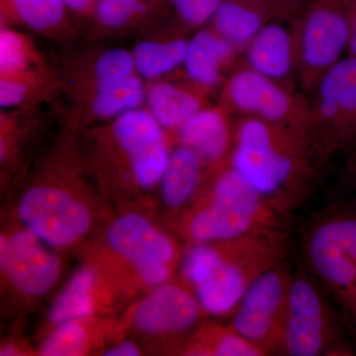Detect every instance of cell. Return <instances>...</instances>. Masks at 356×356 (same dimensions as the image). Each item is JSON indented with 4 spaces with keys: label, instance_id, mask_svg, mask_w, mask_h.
Returning a JSON list of instances; mask_svg holds the SVG:
<instances>
[{
    "label": "cell",
    "instance_id": "obj_21",
    "mask_svg": "<svg viewBox=\"0 0 356 356\" xmlns=\"http://www.w3.org/2000/svg\"><path fill=\"white\" fill-rule=\"evenodd\" d=\"M95 280V271L88 267L76 271L51 306V322L57 325L89 317L95 310L91 292Z\"/></svg>",
    "mask_w": 356,
    "mask_h": 356
},
{
    "label": "cell",
    "instance_id": "obj_8",
    "mask_svg": "<svg viewBox=\"0 0 356 356\" xmlns=\"http://www.w3.org/2000/svg\"><path fill=\"white\" fill-rule=\"evenodd\" d=\"M313 91L312 132L341 144L356 140V57L341 58Z\"/></svg>",
    "mask_w": 356,
    "mask_h": 356
},
{
    "label": "cell",
    "instance_id": "obj_1",
    "mask_svg": "<svg viewBox=\"0 0 356 356\" xmlns=\"http://www.w3.org/2000/svg\"><path fill=\"white\" fill-rule=\"evenodd\" d=\"M310 133L243 117L236 130L231 166L267 202L284 200L310 175Z\"/></svg>",
    "mask_w": 356,
    "mask_h": 356
},
{
    "label": "cell",
    "instance_id": "obj_14",
    "mask_svg": "<svg viewBox=\"0 0 356 356\" xmlns=\"http://www.w3.org/2000/svg\"><path fill=\"white\" fill-rule=\"evenodd\" d=\"M107 241L110 247L132 262L135 268L154 264H172L175 245L172 241L139 214L124 215L109 227Z\"/></svg>",
    "mask_w": 356,
    "mask_h": 356
},
{
    "label": "cell",
    "instance_id": "obj_7",
    "mask_svg": "<svg viewBox=\"0 0 356 356\" xmlns=\"http://www.w3.org/2000/svg\"><path fill=\"white\" fill-rule=\"evenodd\" d=\"M18 216L25 229L51 248L72 245L91 227L90 212L69 192L40 185L21 199Z\"/></svg>",
    "mask_w": 356,
    "mask_h": 356
},
{
    "label": "cell",
    "instance_id": "obj_10",
    "mask_svg": "<svg viewBox=\"0 0 356 356\" xmlns=\"http://www.w3.org/2000/svg\"><path fill=\"white\" fill-rule=\"evenodd\" d=\"M114 135L130 159L136 181L145 188L161 182L170 154L163 127L149 110L137 108L114 122Z\"/></svg>",
    "mask_w": 356,
    "mask_h": 356
},
{
    "label": "cell",
    "instance_id": "obj_15",
    "mask_svg": "<svg viewBox=\"0 0 356 356\" xmlns=\"http://www.w3.org/2000/svg\"><path fill=\"white\" fill-rule=\"evenodd\" d=\"M282 22L273 21L264 26L243 51L248 67L286 86L297 76L298 57L292 26L286 27Z\"/></svg>",
    "mask_w": 356,
    "mask_h": 356
},
{
    "label": "cell",
    "instance_id": "obj_40",
    "mask_svg": "<svg viewBox=\"0 0 356 356\" xmlns=\"http://www.w3.org/2000/svg\"><path fill=\"white\" fill-rule=\"evenodd\" d=\"M134 1H140V0H134Z\"/></svg>",
    "mask_w": 356,
    "mask_h": 356
},
{
    "label": "cell",
    "instance_id": "obj_27",
    "mask_svg": "<svg viewBox=\"0 0 356 356\" xmlns=\"http://www.w3.org/2000/svg\"><path fill=\"white\" fill-rule=\"evenodd\" d=\"M29 60L28 44L19 33L10 29L0 33V72L1 76L22 77Z\"/></svg>",
    "mask_w": 356,
    "mask_h": 356
},
{
    "label": "cell",
    "instance_id": "obj_4",
    "mask_svg": "<svg viewBox=\"0 0 356 356\" xmlns=\"http://www.w3.org/2000/svg\"><path fill=\"white\" fill-rule=\"evenodd\" d=\"M290 21L297 44V77L305 90H314L321 77L348 50L350 2L306 0Z\"/></svg>",
    "mask_w": 356,
    "mask_h": 356
},
{
    "label": "cell",
    "instance_id": "obj_25",
    "mask_svg": "<svg viewBox=\"0 0 356 356\" xmlns=\"http://www.w3.org/2000/svg\"><path fill=\"white\" fill-rule=\"evenodd\" d=\"M217 247L214 243H195L184 257L182 273L194 289L206 282L216 270L222 259V243Z\"/></svg>",
    "mask_w": 356,
    "mask_h": 356
},
{
    "label": "cell",
    "instance_id": "obj_39",
    "mask_svg": "<svg viewBox=\"0 0 356 356\" xmlns=\"http://www.w3.org/2000/svg\"><path fill=\"white\" fill-rule=\"evenodd\" d=\"M356 1V0H348V2H350V3H353V2H355Z\"/></svg>",
    "mask_w": 356,
    "mask_h": 356
},
{
    "label": "cell",
    "instance_id": "obj_35",
    "mask_svg": "<svg viewBox=\"0 0 356 356\" xmlns=\"http://www.w3.org/2000/svg\"><path fill=\"white\" fill-rule=\"evenodd\" d=\"M65 6L74 10H86L90 4L91 0H64Z\"/></svg>",
    "mask_w": 356,
    "mask_h": 356
},
{
    "label": "cell",
    "instance_id": "obj_3",
    "mask_svg": "<svg viewBox=\"0 0 356 356\" xmlns=\"http://www.w3.org/2000/svg\"><path fill=\"white\" fill-rule=\"evenodd\" d=\"M274 234H252L222 242L221 264L195 289L202 311L213 316L234 314L250 285L282 257V247Z\"/></svg>",
    "mask_w": 356,
    "mask_h": 356
},
{
    "label": "cell",
    "instance_id": "obj_26",
    "mask_svg": "<svg viewBox=\"0 0 356 356\" xmlns=\"http://www.w3.org/2000/svg\"><path fill=\"white\" fill-rule=\"evenodd\" d=\"M88 346V334L79 322L57 325L47 337L41 348L44 356H77L83 355Z\"/></svg>",
    "mask_w": 356,
    "mask_h": 356
},
{
    "label": "cell",
    "instance_id": "obj_11",
    "mask_svg": "<svg viewBox=\"0 0 356 356\" xmlns=\"http://www.w3.org/2000/svg\"><path fill=\"white\" fill-rule=\"evenodd\" d=\"M48 247L26 229L1 238L0 264L14 286L26 295L44 294L60 277V259Z\"/></svg>",
    "mask_w": 356,
    "mask_h": 356
},
{
    "label": "cell",
    "instance_id": "obj_9",
    "mask_svg": "<svg viewBox=\"0 0 356 356\" xmlns=\"http://www.w3.org/2000/svg\"><path fill=\"white\" fill-rule=\"evenodd\" d=\"M334 339L330 314L317 288L307 278L292 280L280 350L291 356L320 355Z\"/></svg>",
    "mask_w": 356,
    "mask_h": 356
},
{
    "label": "cell",
    "instance_id": "obj_12",
    "mask_svg": "<svg viewBox=\"0 0 356 356\" xmlns=\"http://www.w3.org/2000/svg\"><path fill=\"white\" fill-rule=\"evenodd\" d=\"M201 310L191 292L177 285L163 284L140 302L133 321L147 334H178L196 324Z\"/></svg>",
    "mask_w": 356,
    "mask_h": 356
},
{
    "label": "cell",
    "instance_id": "obj_34",
    "mask_svg": "<svg viewBox=\"0 0 356 356\" xmlns=\"http://www.w3.org/2000/svg\"><path fill=\"white\" fill-rule=\"evenodd\" d=\"M350 35L348 50L350 56L356 57V1L350 3Z\"/></svg>",
    "mask_w": 356,
    "mask_h": 356
},
{
    "label": "cell",
    "instance_id": "obj_31",
    "mask_svg": "<svg viewBox=\"0 0 356 356\" xmlns=\"http://www.w3.org/2000/svg\"><path fill=\"white\" fill-rule=\"evenodd\" d=\"M185 24L197 27L212 20L222 0H172Z\"/></svg>",
    "mask_w": 356,
    "mask_h": 356
},
{
    "label": "cell",
    "instance_id": "obj_20",
    "mask_svg": "<svg viewBox=\"0 0 356 356\" xmlns=\"http://www.w3.org/2000/svg\"><path fill=\"white\" fill-rule=\"evenodd\" d=\"M146 95L142 77L135 74L116 81L96 83L91 106L96 116L116 119L129 111L140 108L146 99Z\"/></svg>",
    "mask_w": 356,
    "mask_h": 356
},
{
    "label": "cell",
    "instance_id": "obj_28",
    "mask_svg": "<svg viewBox=\"0 0 356 356\" xmlns=\"http://www.w3.org/2000/svg\"><path fill=\"white\" fill-rule=\"evenodd\" d=\"M137 74L133 51L112 49L104 51L95 65L96 83L116 81Z\"/></svg>",
    "mask_w": 356,
    "mask_h": 356
},
{
    "label": "cell",
    "instance_id": "obj_24",
    "mask_svg": "<svg viewBox=\"0 0 356 356\" xmlns=\"http://www.w3.org/2000/svg\"><path fill=\"white\" fill-rule=\"evenodd\" d=\"M18 17L37 31L53 29L65 15L64 0H10Z\"/></svg>",
    "mask_w": 356,
    "mask_h": 356
},
{
    "label": "cell",
    "instance_id": "obj_18",
    "mask_svg": "<svg viewBox=\"0 0 356 356\" xmlns=\"http://www.w3.org/2000/svg\"><path fill=\"white\" fill-rule=\"evenodd\" d=\"M147 109L163 128L179 129L199 110L203 100L194 89L170 81H159L146 95Z\"/></svg>",
    "mask_w": 356,
    "mask_h": 356
},
{
    "label": "cell",
    "instance_id": "obj_17",
    "mask_svg": "<svg viewBox=\"0 0 356 356\" xmlns=\"http://www.w3.org/2000/svg\"><path fill=\"white\" fill-rule=\"evenodd\" d=\"M178 137L181 145L193 149L203 161H221L232 142L227 109L204 107L178 129Z\"/></svg>",
    "mask_w": 356,
    "mask_h": 356
},
{
    "label": "cell",
    "instance_id": "obj_22",
    "mask_svg": "<svg viewBox=\"0 0 356 356\" xmlns=\"http://www.w3.org/2000/svg\"><path fill=\"white\" fill-rule=\"evenodd\" d=\"M188 41L140 42L134 49L136 70L140 77L156 79L184 65Z\"/></svg>",
    "mask_w": 356,
    "mask_h": 356
},
{
    "label": "cell",
    "instance_id": "obj_29",
    "mask_svg": "<svg viewBox=\"0 0 356 356\" xmlns=\"http://www.w3.org/2000/svg\"><path fill=\"white\" fill-rule=\"evenodd\" d=\"M266 353L254 343L248 341L233 327L221 330L214 339L206 355L217 356H261Z\"/></svg>",
    "mask_w": 356,
    "mask_h": 356
},
{
    "label": "cell",
    "instance_id": "obj_32",
    "mask_svg": "<svg viewBox=\"0 0 356 356\" xmlns=\"http://www.w3.org/2000/svg\"><path fill=\"white\" fill-rule=\"evenodd\" d=\"M29 91L27 81L22 77L2 76L0 81V105L11 108L24 102Z\"/></svg>",
    "mask_w": 356,
    "mask_h": 356
},
{
    "label": "cell",
    "instance_id": "obj_38",
    "mask_svg": "<svg viewBox=\"0 0 356 356\" xmlns=\"http://www.w3.org/2000/svg\"><path fill=\"white\" fill-rule=\"evenodd\" d=\"M350 310L353 311V315H355V322H356V297H355V301H353V306H351Z\"/></svg>",
    "mask_w": 356,
    "mask_h": 356
},
{
    "label": "cell",
    "instance_id": "obj_2",
    "mask_svg": "<svg viewBox=\"0 0 356 356\" xmlns=\"http://www.w3.org/2000/svg\"><path fill=\"white\" fill-rule=\"evenodd\" d=\"M274 218L270 204L231 166L217 178L209 202L192 215L187 229L195 243L226 242L274 232Z\"/></svg>",
    "mask_w": 356,
    "mask_h": 356
},
{
    "label": "cell",
    "instance_id": "obj_37",
    "mask_svg": "<svg viewBox=\"0 0 356 356\" xmlns=\"http://www.w3.org/2000/svg\"><path fill=\"white\" fill-rule=\"evenodd\" d=\"M15 355V348L13 344H6L0 350V355L1 356H11Z\"/></svg>",
    "mask_w": 356,
    "mask_h": 356
},
{
    "label": "cell",
    "instance_id": "obj_36",
    "mask_svg": "<svg viewBox=\"0 0 356 356\" xmlns=\"http://www.w3.org/2000/svg\"><path fill=\"white\" fill-rule=\"evenodd\" d=\"M283 2L287 4L288 6L291 7L295 14L298 13L300 8L305 3L306 0H282ZM295 16V15H294Z\"/></svg>",
    "mask_w": 356,
    "mask_h": 356
},
{
    "label": "cell",
    "instance_id": "obj_16",
    "mask_svg": "<svg viewBox=\"0 0 356 356\" xmlns=\"http://www.w3.org/2000/svg\"><path fill=\"white\" fill-rule=\"evenodd\" d=\"M238 51L212 28L199 30L188 40L184 63L189 81L202 89L215 88Z\"/></svg>",
    "mask_w": 356,
    "mask_h": 356
},
{
    "label": "cell",
    "instance_id": "obj_19",
    "mask_svg": "<svg viewBox=\"0 0 356 356\" xmlns=\"http://www.w3.org/2000/svg\"><path fill=\"white\" fill-rule=\"evenodd\" d=\"M203 159L189 147H178L170 154L161 178L163 200L170 207H179L193 196L202 175Z\"/></svg>",
    "mask_w": 356,
    "mask_h": 356
},
{
    "label": "cell",
    "instance_id": "obj_13",
    "mask_svg": "<svg viewBox=\"0 0 356 356\" xmlns=\"http://www.w3.org/2000/svg\"><path fill=\"white\" fill-rule=\"evenodd\" d=\"M294 15L282 0H222L211 21L212 29L243 51L264 26L291 20Z\"/></svg>",
    "mask_w": 356,
    "mask_h": 356
},
{
    "label": "cell",
    "instance_id": "obj_33",
    "mask_svg": "<svg viewBox=\"0 0 356 356\" xmlns=\"http://www.w3.org/2000/svg\"><path fill=\"white\" fill-rule=\"evenodd\" d=\"M104 355L107 356H137L139 355V350H138L136 344L132 341H124L117 344L114 348L105 351Z\"/></svg>",
    "mask_w": 356,
    "mask_h": 356
},
{
    "label": "cell",
    "instance_id": "obj_6",
    "mask_svg": "<svg viewBox=\"0 0 356 356\" xmlns=\"http://www.w3.org/2000/svg\"><path fill=\"white\" fill-rule=\"evenodd\" d=\"M291 281L276 264L254 280L234 312L231 327L266 355L280 348Z\"/></svg>",
    "mask_w": 356,
    "mask_h": 356
},
{
    "label": "cell",
    "instance_id": "obj_23",
    "mask_svg": "<svg viewBox=\"0 0 356 356\" xmlns=\"http://www.w3.org/2000/svg\"><path fill=\"white\" fill-rule=\"evenodd\" d=\"M309 243L330 248L356 262L355 215H344L325 222L315 229Z\"/></svg>",
    "mask_w": 356,
    "mask_h": 356
},
{
    "label": "cell",
    "instance_id": "obj_5",
    "mask_svg": "<svg viewBox=\"0 0 356 356\" xmlns=\"http://www.w3.org/2000/svg\"><path fill=\"white\" fill-rule=\"evenodd\" d=\"M222 99L225 108L243 117L312 132L310 104L248 65L229 76Z\"/></svg>",
    "mask_w": 356,
    "mask_h": 356
},
{
    "label": "cell",
    "instance_id": "obj_30",
    "mask_svg": "<svg viewBox=\"0 0 356 356\" xmlns=\"http://www.w3.org/2000/svg\"><path fill=\"white\" fill-rule=\"evenodd\" d=\"M146 6L134 0H99L95 13L102 25L119 28L127 24L136 14L143 13Z\"/></svg>",
    "mask_w": 356,
    "mask_h": 356
}]
</instances>
